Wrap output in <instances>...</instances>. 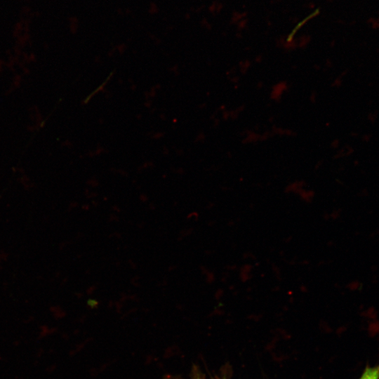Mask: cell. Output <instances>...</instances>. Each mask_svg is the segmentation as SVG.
I'll use <instances>...</instances> for the list:
<instances>
[{
    "mask_svg": "<svg viewBox=\"0 0 379 379\" xmlns=\"http://www.w3.org/2000/svg\"><path fill=\"white\" fill-rule=\"evenodd\" d=\"M359 379H379V364L366 367Z\"/></svg>",
    "mask_w": 379,
    "mask_h": 379,
    "instance_id": "1",
    "label": "cell"
}]
</instances>
